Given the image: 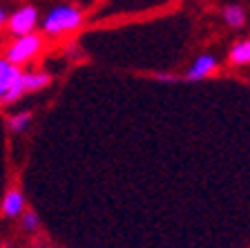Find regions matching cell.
<instances>
[{
  "instance_id": "cell-1",
  "label": "cell",
  "mask_w": 250,
  "mask_h": 248,
  "mask_svg": "<svg viewBox=\"0 0 250 248\" xmlns=\"http://www.w3.org/2000/svg\"><path fill=\"white\" fill-rule=\"evenodd\" d=\"M81 21H83V16H81V11L76 7L58 5L47 11V16L42 18V31L49 34V36H58V34L76 29L81 25Z\"/></svg>"
},
{
  "instance_id": "cell-2",
  "label": "cell",
  "mask_w": 250,
  "mask_h": 248,
  "mask_svg": "<svg viewBox=\"0 0 250 248\" xmlns=\"http://www.w3.org/2000/svg\"><path fill=\"white\" fill-rule=\"evenodd\" d=\"M41 47H42V38L38 36V34H34V31H29V34L18 36L9 47H7L5 58L11 63V65L21 68V65L29 63L31 58L41 52Z\"/></svg>"
},
{
  "instance_id": "cell-3",
  "label": "cell",
  "mask_w": 250,
  "mask_h": 248,
  "mask_svg": "<svg viewBox=\"0 0 250 248\" xmlns=\"http://www.w3.org/2000/svg\"><path fill=\"white\" fill-rule=\"evenodd\" d=\"M38 25V9L34 5H25L18 11H14L11 16H7V27L14 36H22L34 31V27Z\"/></svg>"
},
{
  "instance_id": "cell-4",
  "label": "cell",
  "mask_w": 250,
  "mask_h": 248,
  "mask_svg": "<svg viewBox=\"0 0 250 248\" xmlns=\"http://www.w3.org/2000/svg\"><path fill=\"white\" fill-rule=\"evenodd\" d=\"M0 210L5 217H18L25 212V195L18 188H11L9 192H5V199L0 203Z\"/></svg>"
},
{
  "instance_id": "cell-5",
  "label": "cell",
  "mask_w": 250,
  "mask_h": 248,
  "mask_svg": "<svg viewBox=\"0 0 250 248\" xmlns=\"http://www.w3.org/2000/svg\"><path fill=\"white\" fill-rule=\"evenodd\" d=\"M214 68H217V58L210 56V54H203V56H199L197 61H194V65L188 69L186 76L190 78V81H201V78H206L208 74H212Z\"/></svg>"
},
{
  "instance_id": "cell-6",
  "label": "cell",
  "mask_w": 250,
  "mask_h": 248,
  "mask_svg": "<svg viewBox=\"0 0 250 248\" xmlns=\"http://www.w3.org/2000/svg\"><path fill=\"white\" fill-rule=\"evenodd\" d=\"M22 83H25V92H41L42 88L49 85V74L45 72H22Z\"/></svg>"
},
{
  "instance_id": "cell-7",
  "label": "cell",
  "mask_w": 250,
  "mask_h": 248,
  "mask_svg": "<svg viewBox=\"0 0 250 248\" xmlns=\"http://www.w3.org/2000/svg\"><path fill=\"white\" fill-rule=\"evenodd\" d=\"M18 72H21V68L11 65L7 58H0V105H2V96H5L7 88H9V83L14 81V76Z\"/></svg>"
},
{
  "instance_id": "cell-8",
  "label": "cell",
  "mask_w": 250,
  "mask_h": 248,
  "mask_svg": "<svg viewBox=\"0 0 250 248\" xmlns=\"http://www.w3.org/2000/svg\"><path fill=\"white\" fill-rule=\"evenodd\" d=\"M230 61L234 65H248L250 63V41H241L237 45H232L230 49Z\"/></svg>"
},
{
  "instance_id": "cell-9",
  "label": "cell",
  "mask_w": 250,
  "mask_h": 248,
  "mask_svg": "<svg viewBox=\"0 0 250 248\" xmlns=\"http://www.w3.org/2000/svg\"><path fill=\"white\" fill-rule=\"evenodd\" d=\"M224 21L228 23L230 27H241L246 23V14H244V9H241V7L230 5V7H226V9H224Z\"/></svg>"
},
{
  "instance_id": "cell-10",
  "label": "cell",
  "mask_w": 250,
  "mask_h": 248,
  "mask_svg": "<svg viewBox=\"0 0 250 248\" xmlns=\"http://www.w3.org/2000/svg\"><path fill=\"white\" fill-rule=\"evenodd\" d=\"M29 121H31V112H18V114H14V116L9 119L11 132H22V130L29 125Z\"/></svg>"
},
{
  "instance_id": "cell-11",
  "label": "cell",
  "mask_w": 250,
  "mask_h": 248,
  "mask_svg": "<svg viewBox=\"0 0 250 248\" xmlns=\"http://www.w3.org/2000/svg\"><path fill=\"white\" fill-rule=\"evenodd\" d=\"M38 226H41V222H38V217L34 212H25V215H22V228H25V230L34 233V230H38Z\"/></svg>"
},
{
  "instance_id": "cell-12",
  "label": "cell",
  "mask_w": 250,
  "mask_h": 248,
  "mask_svg": "<svg viewBox=\"0 0 250 248\" xmlns=\"http://www.w3.org/2000/svg\"><path fill=\"white\" fill-rule=\"evenodd\" d=\"M5 23H7V14H5V9L0 7V27H5Z\"/></svg>"
},
{
  "instance_id": "cell-13",
  "label": "cell",
  "mask_w": 250,
  "mask_h": 248,
  "mask_svg": "<svg viewBox=\"0 0 250 248\" xmlns=\"http://www.w3.org/2000/svg\"><path fill=\"white\" fill-rule=\"evenodd\" d=\"M156 78H159V81H166V83H174V78H172V76H166V74H159Z\"/></svg>"
},
{
  "instance_id": "cell-14",
  "label": "cell",
  "mask_w": 250,
  "mask_h": 248,
  "mask_svg": "<svg viewBox=\"0 0 250 248\" xmlns=\"http://www.w3.org/2000/svg\"><path fill=\"white\" fill-rule=\"evenodd\" d=\"M31 248H41V246H31Z\"/></svg>"
}]
</instances>
